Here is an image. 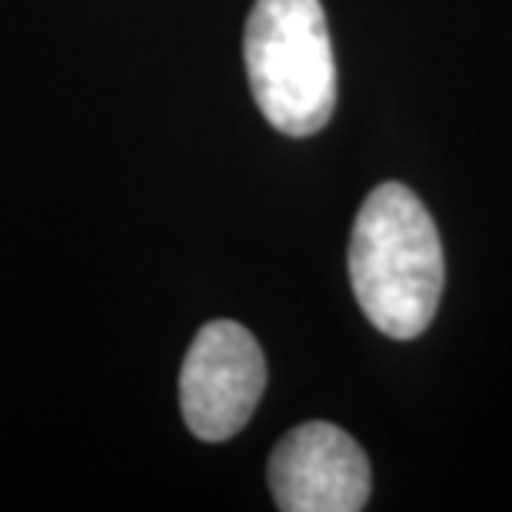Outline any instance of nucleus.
<instances>
[{"instance_id": "obj_1", "label": "nucleus", "mask_w": 512, "mask_h": 512, "mask_svg": "<svg viewBox=\"0 0 512 512\" xmlns=\"http://www.w3.org/2000/svg\"><path fill=\"white\" fill-rule=\"evenodd\" d=\"M350 283L376 330L416 340L433 323L446 283L443 243L423 200L383 183L363 200L350 237Z\"/></svg>"}, {"instance_id": "obj_2", "label": "nucleus", "mask_w": 512, "mask_h": 512, "mask_svg": "<svg viewBox=\"0 0 512 512\" xmlns=\"http://www.w3.org/2000/svg\"><path fill=\"white\" fill-rule=\"evenodd\" d=\"M243 60L260 114L286 137H313L336 107V60L320 0H256Z\"/></svg>"}, {"instance_id": "obj_3", "label": "nucleus", "mask_w": 512, "mask_h": 512, "mask_svg": "<svg viewBox=\"0 0 512 512\" xmlns=\"http://www.w3.org/2000/svg\"><path fill=\"white\" fill-rule=\"evenodd\" d=\"M266 389V360L247 326L213 320L180 366V409L203 443L233 439L250 423Z\"/></svg>"}, {"instance_id": "obj_4", "label": "nucleus", "mask_w": 512, "mask_h": 512, "mask_svg": "<svg viewBox=\"0 0 512 512\" xmlns=\"http://www.w3.org/2000/svg\"><path fill=\"white\" fill-rule=\"evenodd\" d=\"M266 479L283 512H360L373 489L360 443L323 419L290 429L276 443Z\"/></svg>"}]
</instances>
